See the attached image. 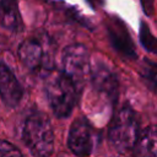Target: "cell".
I'll list each match as a JSON object with an SVG mask.
<instances>
[{
    "label": "cell",
    "mask_w": 157,
    "mask_h": 157,
    "mask_svg": "<svg viewBox=\"0 0 157 157\" xmlns=\"http://www.w3.org/2000/svg\"><path fill=\"white\" fill-rule=\"evenodd\" d=\"M139 135L136 113L129 105L121 107L113 117L108 130V139L112 147L119 153L129 152L135 148Z\"/></svg>",
    "instance_id": "obj_2"
},
{
    "label": "cell",
    "mask_w": 157,
    "mask_h": 157,
    "mask_svg": "<svg viewBox=\"0 0 157 157\" xmlns=\"http://www.w3.org/2000/svg\"><path fill=\"white\" fill-rule=\"evenodd\" d=\"M22 87L12 70L0 61V98L7 107H16L22 99Z\"/></svg>",
    "instance_id": "obj_9"
},
{
    "label": "cell",
    "mask_w": 157,
    "mask_h": 157,
    "mask_svg": "<svg viewBox=\"0 0 157 157\" xmlns=\"http://www.w3.org/2000/svg\"><path fill=\"white\" fill-rule=\"evenodd\" d=\"M135 153L140 156H157V125L144 129L135 145Z\"/></svg>",
    "instance_id": "obj_11"
},
{
    "label": "cell",
    "mask_w": 157,
    "mask_h": 157,
    "mask_svg": "<svg viewBox=\"0 0 157 157\" xmlns=\"http://www.w3.org/2000/svg\"><path fill=\"white\" fill-rule=\"evenodd\" d=\"M91 83L94 92L109 103L118 96V78L112 67L103 60H96L91 66Z\"/></svg>",
    "instance_id": "obj_6"
},
{
    "label": "cell",
    "mask_w": 157,
    "mask_h": 157,
    "mask_svg": "<svg viewBox=\"0 0 157 157\" xmlns=\"http://www.w3.org/2000/svg\"><path fill=\"white\" fill-rule=\"evenodd\" d=\"M22 152L12 144L0 140V156H21Z\"/></svg>",
    "instance_id": "obj_14"
},
{
    "label": "cell",
    "mask_w": 157,
    "mask_h": 157,
    "mask_svg": "<svg viewBox=\"0 0 157 157\" xmlns=\"http://www.w3.org/2000/svg\"><path fill=\"white\" fill-rule=\"evenodd\" d=\"M0 23L9 31L22 29V20L17 0H0Z\"/></svg>",
    "instance_id": "obj_10"
},
{
    "label": "cell",
    "mask_w": 157,
    "mask_h": 157,
    "mask_svg": "<svg viewBox=\"0 0 157 157\" xmlns=\"http://www.w3.org/2000/svg\"><path fill=\"white\" fill-rule=\"evenodd\" d=\"M22 137L27 148L36 156H49L54 150V132L49 119L39 112L32 113L25 121Z\"/></svg>",
    "instance_id": "obj_3"
},
{
    "label": "cell",
    "mask_w": 157,
    "mask_h": 157,
    "mask_svg": "<svg viewBox=\"0 0 157 157\" xmlns=\"http://www.w3.org/2000/svg\"><path fill=\"white\" fill-rule=\"evenodd\" d=\"M21 63L32 72L50 71L53 66V49L50 40L44 34L25 39L18 47Z\"/></svg>",
    "instance_id": "obj_4"
},
{
    "label": "cell",
    "mask_w": 157,
    "mask_h": 157,
    "mask_svg": "<svg viewBox=\"0 0 157 157\" xmlns=\"http://www.w3.org/2000/svg\"><path fill=\"white\" fill-rule=\"evenodd\" d=\"M139 39L141 45L150 53L157 55V38L151 33L150 27L145 23L141 22L140 25V32H139Z\"/></svg>",
    "instance_id": "obj_13"
},
{
    "label": "cell",
    "mask_w": 157,
    "mask_h": 157,
    "mask_svg": "<svg viewBox=\"0 0 157 157\" xmlns=\"http://www.w3.org/2000/svg\"><path fill=\"white\" fill-rule=\"evenodd\" d=\"M140 75L150 90L157 93V63L150 59H145L141 64Z\"/></svg>",
    "instance_id": "obj_12"
},
{
    "label": "cell",
    "mask_w": 157,
    "mask_h": 157,
    "mask_svg": "<svg viewBox=\"0 0 157 157\" xmlns=\"http://www.w3.org/2000/svg\"><path fill=\"white\" fill-rule=\"evenodd\" d=\"M63 71L74 81L78 91L85 86L86 78L91 74L88 50L82 44H71L66 47L61 56Z\"/></svg>",
    "instance_id": "obj_5"
},
{
    "label": "cell",
    "mask_w": 157,
    "mask_h": 157,
    "mask_svg": "<svg viewBox=\"0 0 157 157\" xmlns=\"http://www.w3.org/2000/svg\"><path fill=\"white\" fill-rule=\"evenodd\" d=\"M107 33L109 42L117 53L130 60L136 59L137 54H136L135 44L130 37L126 26L119 18L110 17L107 21Z\"/></svg>",
    "instance_id": "obj_7"
},
{
    "label": "cell",
    "mask_w": 157,
    "mask_h": 157,
    "mask_svg": "<svg viewBox=\"0 0 157 157\" xmlns=\"http://www.w3.org/2000/svg\"><path fill=\"white\" fill-rule=\"evenodd\" d=\"M67 146L76 156H88L93 147L92 128L85 118H77L70 128Z\"/></svg>",
    "instance_id": "obj_8"
},
{
    "label": "cell",
    "mask_w": 157,
    "mask_h": 157,
    "mask_svg": "<svg viewBox=\"0 0 157 157\" xmlns=\"http://www.w3.org/2000/svg\"><path fill=\"white\" fill-rule=\"evenodd\" d=\"M45 92L53 113L60 119L67 118L72 113L80 94L77 86L63 70L48 71Z\"/></svg>",
    "instance_id": "obj_1"
},
{
    "label": "cell",
    "mask_w": 157,
    "mask_h": 157,
    "mask_svg": "<svg viewBox=\"0 0 157 157\" xmlns=\"http://www.w3.org/2000/svg\"><path fill=\"white\" fill-rule=\"evenodd\" d=\"M93 5H101L102 4V0H90Z\"/></svg>",
    "instance_id": "obj_15"
}]
</instances>
